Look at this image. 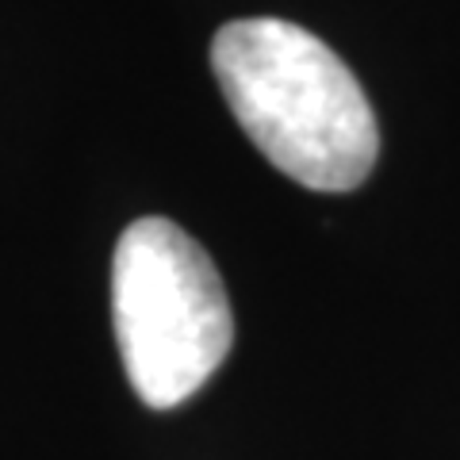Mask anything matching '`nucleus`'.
<instances>
[{"label": "nucleus", "mask_w": 460, "mask_h": 460, "mask_svg": "<svg viewBox=\"0 0 460 460\" xmlns=\"http://www.w3.org/2000/svg\"><path fill=\"white\" fill-rule=\"evenodd\" d=\"M211 69L238 127L296 184L353 192L376 165L380 127L361 81L307 27L277 16L223 23Z\"/></svg>", "instance_id": "1"}, {"label": "nucleus", "mask_w": 460, "mask_h": 460, "mask_svg": "<svg viewBox=\"0 0 460 460\" xmlns=\"http://www.w3.org/2000/svg\"><path fill=\"white\" fill-rule=\"evenodd\" d=\"M115 341L135 395L154 411L192 399L234 341V314L208 250L162 215L135 219L111 257Z\"/></svg>", "instance_id": "2"}]
</instances>
